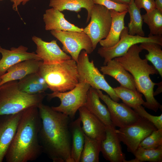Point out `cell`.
<instances>
[{
  "label": "cell",
  "mask_w": 162,
  "mask_h": 162,
  "mask_svg": "<svg viewBox=\"0 0 162 162\" xmlns=\"http://www.w3.org/2000/svg\"><path fill=\"white\" fill-rule=\"evenodd\" d=\"M38 107L41 121L39 139L43 152L53 162H74L71 155V119L42 103Z\"/></svg>",
  "instance_id": "cell-1"
},
{
  "label": "cell",
  "mask_w": 162,
  "mask_h": 162,
  "mask_svg": "<svg viewBox=\"0 0 162 162\" xmlns=\"http://www.w3.org/2000/svg\"><path fill=\"white\" fill-rule=\"evenodd\" d=\"M41 121L38 106L23 110L5 158L7 162L36 160L43 152L39 139Z\"/></svg>",
  "instance_id": "cell-2"
},
{
  "label": "cell",
  "mask_w": 162,
  "mask_h": 162,
  "mask_svg": "<svg viewBox=\"0 0 162 162\" xmlns=\"http://www.w3.org/2000/svg\"><path fill=\"white\" fill-rule=\"evenodd\" d=\"M142 49L137 44L131 47L127 52L114 59L133 76L136 90L144 95L146 101L142 105L146 108L157 112L162 106L153 95L154 88L157 83L153 82L150 75L158 74L154 67L149 64L146 59L140 56Z\"/></svg>",
  "instance_id": "cell-3"
},
{
  "label": "cell",
  "mask_w": 162,
  "mask_h": 162,
  "mask_svg": "<svg viewBox=\"0 0 162 162\" xmlns=\"http://www.w3.org/2000/svg\"><path fill=\"white\" fill-rule=\"evenodd\" d=\"M38 73L53 92L69 91L79 83L76 62L72 58L52 64L43 62Z\"/></svg>",
  "instance_id": "cell-4"
},
{
  "label": "cell",
  "mask_w": 162,
  "mask_h": 162,
  "mask_svg": "<svg viewBox=\"0 0 162 162\" xmlns=\"http://www.w3.org/2000/svg\"><path fill=\"white\" fill-rule=\"evenodd\" d=\"M46 95L45 92L32 95L22 92L17 80L6 82L0 86V116L14 114L30 106H38Z\"/></svg>",
  "instance_id": "cell-5"
},
{
  "label": "cell",
  "mask_w": 162,
  "mask_h": 162,
  "mask_svg": "<svg viewBox=\"0 0 162 162\" xmlns=\"http://www.w3.org/2000/svg\"><path fill=\"white\" fill-rule=\"evenodd\" d=\"M79 82L85 81L91 87L106 92L113 100L118 102L120 99L113 88L107 82L104 75L101 74L94 65V61H90L88 54L85 50L80 53L76 62Z\"/></svg>",
  "instance_id": "cell-6"
},
{
  "label": "cell",
  "mask_w": 162,
  "mask_h": 162,
  "mask_svg": "<svg viewBox=\"0 0 162 162\" xmlns=\"http://www.w3.org/2000/svg\"><path fill=\"white\" fill-rule=\"evenodd\" d=\"M89 84L84 81L79 82L73 89L64 92H53L47 94L48 99L58 98L61 101L57 106H52L54 110L61 112L68 116L71 120H74L76 112L85 105L88 92L90 87Z\"/></svg>",
  "instance_id": "cell-7"
},
{
  "label": "cell",
  "mask_w": 162,
  "mask_h": 162,
  "mask_svg": "<svg viewBox=\"0 0 162 162\" xmlns=\"http://www.w3.org/2000/svg\"><path fill=\"white\" fill-rule=\"evenodd\" d=\"M145 42H154L162 46V35L149 34L148 37L131 35L128 33V28L125 26L121 33L119 41L115 45L110 47L99 48L98 53L104 59V64L105 65L109 60L124 55L133 45Z\"/></svg>",
  "instance_id": "cell-8"
},
{
  "label": "cell",
  "mask_w": 162,
  "mask_h": 162,
  "mask_svg": "<svg viewBox=\"0 0 162 162\" xmlns=\"http://www.w3.org/2000/svg\"><path fill=\"white\" fill-rule=\"evenodd\" d=\"M91 20L83 32L91 39L93 50L100 40L106 38L110 28L112 17L110 10L104 6L94 4L92 10Z\"/></svg>",
  "instance_id": "cell-9"
},
{
  "label": "cell",
  "mask_w": 162,
  "mask_h": 162,
  "mask_svg": "<svg viewBox=\"0 0 162 162\" xmlns=\"http://www.w3.org/2000/svg\"><path fill=\"white\" fill-rule=\"evenodd\" d=\"M156 129L152 122L141 117L134 124L118 129H116L115 132L121 142L126 146L128 151L133 154L141 142Z\"/></svg>",
  "instance_id": "cell-10"
},
{
  "label": "cell",
  "mask_w": 162,
  "mask_h": 162,
  "mask_svg": "<svg viewBox=\"0 0 162 162\" xmlns=\"http://www.w3.org/2000/svg\"><path fill=\"white\" fill-rule=\"evenodd\" d=\"M50 33L62 43V50L69 54L71 58L76 62L82 50H85L88 54L91 53L94 50L91 39L83 32L52 30L50 31Z\"/></svg>",
  "instance_id": "cell-11"
},
{
  "label": "cell",
  "mask_w": 162,
  "mask_h": 162,
  "mask_svg": "<svg viewBox=\"0 0 162 162\" xmlns=\"http://www.w3.org/2000/svg\"><path fill=\"white\" fill-rule=\"evenodd\" d=\"M99 96L106 105L113 125L119 128L131 125L137 122L141 116L131 108L123 103L112 100L108 95L97 90Z\"/></svg>",
  "instance_id": "cell-12"
},
{
  "label": "cell",
  "mask_w": 162,
  "mask_h": 162,
  "mask_svg": "<svg viewBox=\"0 0 162 162\" xmlns=\"http://www.w3.org/2000/svg\"><path fill=\"white\" fill-rule=\"evenodd\" d=\"M32 40L36 46V54L44 64L58 63L71 58L70 56L60 48L56 40L46 42L35 36L32 37Z\"/></svg>",
  "instance_id": "cell-13"
},
{
  "label": "cell",
  "mask_w": 162,
  "mask_h": 162,
  "mask_svg": "<svg viewBox=\"0 0 162 162\" xmlns=\"http://www.w3.org/2000/svg\"><path fill=\"white\" fill-rule=\"evenodd\" d=\"M22 111L14 114L0 116V162L3 161L11 143Z\"/></svg>",
  "instance_id": "cell-14"
},
{
  "label": "cell",
  "mask_w": 162,
  "mask_h": 162,
  "mask_svg": "<svg viewBox=\"0 0 162 162\" xmlns=\"http://www.w3.org/2000/svg\"><path fill=\"white\" fill-rule=\"evenodd\" d=\"M105 139L101 142V152L104 158L110 162H125L121 142L115 132V127H106Z\"/></svg>",
  "instance_id": "cell-15"
},
{
  "label": "cell",
  "mask_w": 162,
  "mask_h": 162,
  "mask_svg": "<svg viewBox=\"0 0 162 162\" xmlns=\"http://www.w3.org/2000/svg\"><path fill=\"white\" fill-rule=\"evenodd\" d=\"M28 47L23 45L12 47L10 50L0 45V53L2 56L0 59V76L4 75L9 68L22 61L31 59L42 61L36 53L28 52Z\"/></svg>",
  "instance_id": "cell-16"
},
{
  "label": "cell",
  "mask_w": 162,
  "mask_h": 162,
  "mask_svg": "<svg viewBox=\"0 0 162 162\" xmlns=\"http://www.w3.org/2000/svg\"><path fill=\"white\" fill-rule=\"evenodd\" d=\"M84 134L92 138L101 142L106 136L105 125L84 106L78 110Z\"/></svg>",
  "instance_id": "cell-17"
},
{
  "label": "cell",
  "mask_w": 162,
  "mask_h": 162,
  "mask_svg": "<svg viewBox=\"0 0 162 162\" xmlns=\"http://www.w3.org/2000/svg\"><path fill=\"white\" fill-rule=\"evenodd\" d=\"M43 20L46 31L83 32V28L69 22L61 11L52 8L46 10L43 15Z\"/></svg>",
  "instance_id": "cell-18"
},
{
  "label": "cell",
  "mask_w": 162,
  "mask_h": 162,
  "mask_svg": "<svg viewBox=\"0 0 162 162\" xmlns=\"http://www.w3.org/2000/svg\"><path fill=\"white\" fill-rule=\"evenodd\" d=\"M42 61L27 60L19 62L9 68L7 72L1 76L0 86L11 81L20 80L31 74L38 72Z\"/></svg>",
  "instance_id": "cell-19"
},
{
  "label": "cell",
  "mask_w": 162,
  "mask_h": 162,
  "mask_svg": "<svg viewBox=\"0 0 162 162\" xmlns=\"http://www.w3.org/2000/svg\"><path fill=\"white\" fill-rule=\"evenodd\" d=\"M100 70L103 74L114 78L119 83L120 86L136 90L132 76L114 58L109 60L105 65L101 66Z\"/></svg>",
  "instance_id": "cell-20"
},
{
  "label": "cell",
  "mask_w": 162,
  "mask_h": 162,
  "mask_svg": "<svg viewBox=\"0 0 162 162\" xmlns=\"http://www.w3.org/2000/svg\"><path fill=\"white\" fill-rule=\"evenodd\" d=\"M100 98L97 90L90 87L87 92L84 106L106 127H115L111 120L107 108L101 103Z\"/></svg>",
  "instance_id": "cell-21"
},
{
  "label": "cell",
  "mask_w": 162,
  "mask_h": 162,
  "mask_svg": "<svg viewBox=\"0 0 162 162\" xmlns=\"http://www.w3.org/2000/svg\"><path fill=\"white\" fill-rule=\"evenodd\" d=\"M112 22L109 33L106 38L99 42L102 47H110L115 45L120 40V35L125 26L124 19L128 10L120 12L110 10Z\"/></svg>",
  "instance_id": "cell-22"
},
{
  "label": "cell",
  "mask_w": 162,
  "mask_h": 162,
  "mask_svg": "<svg viewBox=\"0 0 162 162\" xmlns=\"http://www.w3.org/2000/svg\"><path fill=\"white\" fill-rule=\"evenodd\" d=\"M19 90L30 94L45 92L48 87L44 79L38 72L29 74L18 81Z\"/></svg>",
  "instance_id": "cell-23"
},
{
  "label": "cell",
  "mask_w": 162,
  "mask_h": 162,
  "mask_svg": "<svg viewBox=\"0 0 162 162\" xmlns=\"http://www.w3.org/2000/svg\"><path fill=\"white\" fill-rule=\"evenodd\" d=\"M69 128L71 138V157L74 162H79L85 142V135L79 117L70 122Z\"/></svg>",
  "instance_id": "cell-24"
},
{
  "label": "cell",
  "mask_w": 162,
  "mask_h": 162,
  "mask_svg": "<svg viewBox=\"0 0 162 162\" xmlns=\"http://www.w3.org/2000/svg\"><path fill=\"white\" fill-rule=\"evenodd\" d=\"M94 4L93 0H50L49 6L61 12L67 10L77 13L84 8L88 13L87 23L90 19Z\"/></svg>",
  "instance_id": "cell-25"
},
{
  "label": "cell",
  "mask_w": 162,
  "mask_h": 162,
  "mask_svg": "<svg viewBox=\"0 0 162 162\" xmlns=\"http://www.w3.org/2000/svg\"><path fill=\"white\" fill-rule=\"evenodd\" d=\"M127 10L130 16V21L128 27V33L131 35L145 37L142 29L143 21L140 10L136 6L134 0H131L128 5Z\"/></svg>",
  "instance_id": "cell-26"
},
{
  "label": "cell",
  "mask_w": 162,
  "mask_h": 162,
  "mask_svg": "<svg viewBox=\"0 0 162 162\" xmlns=\"http://www.w3.org/2000/svg\"><path fill=\"white\" fill-rule=\"evenodd\" d=\"M142 50L148 51V54L145 56V58L150 61L157 70L158 74L162 77V46L152 42L141 43L139 46Z\"/></svg>",
  "instance_id": "cell-27"
},
{
  "label": "cell",
  "mask_w": 162,
  "mask_h": 162,
  "mask_svg": "<svg viewBox=\"0 0 162 162\" xmlns=\"http://www.w3.org/2000/svg\"><path fill=\"white\" fill-rule=\"evenodd\" d=\"M84 135L85 142L80 162H99V155L101 152V142Z\"/></svg>",
  "instance_id": "cell-28"
},
{
  "label": "cell",
  "mask_w": 162,
  "mask_h": 162,
  "mask_svg": "<svg viewBox=\"0 0 162 162\" xmlns=\"http://www.w3.org/2000/svg\"><path fill=\"white\" fill-rule=\"evenodd\" d=\"M117 96L123 103L133 109L142 105L145 101L142 94L138 91L134 90L120 86L113 88Z\"/></svg>",
  "instance_id": "cell-29"
},
{
  "label": "cell",
  "mask_w": 162,
  "mask_h": 162,
  "mask_svg": "<svg viewBox=\"0 0 162 162\" xmlns=\"http://www.w3.org/2000/svg\"><path fill=\"white\" fill-rule=\"evenodd\" d=\"M135 158L125 162H162V146L155 149H147L139 146L133 154Z\"/></svg>",
  "instance_id": "cell-30"
},
{
  "label": "cell",
  "mask_w": 162,
  "mask_h": 162,
  "mask_svg": "<svg viewBox=\"0 0 162 162\" xmlns=\"http://www.w3.org/2000/svg\"><path fill=\"white\" fill-rule=\"evenodd\" d=\"M143 22L150 29V34L153 35L162 34V11L155 8L142 15Z\"/></svg>",
  "instance_id": "cell-31"
},
{
  "label": "cell",
  "mask_w": 162,
  "mask_h": 162,
  "mask_svg": "<svg viewBox=\"0 0 162 162\" xmlns=\"http://www.w3.org/2000/svg\"><path fill=\"white\" fill-rule=\"evenodd\" d=\"M139 146L147 149H155L162 146V129L153 131L141 142Z\"/></svg>",
  "instance_id": "cell-32"
},
{
  "label": "cell",
  "mask_w": 162,
  "mask_h": 162,
  "mask_svg": "<svg viewBox=\"0 0 162 162\" xmlns=\"http://www.w3.org/2000/svg\"><path fill=\"white\" fill-rule=\"evenodd\" d=\"M141 117L152 122L157 129H162V114L158 116L152 115L148 113L140 105L133 109Z\"/></svg>",
  "instance_id": "cell-33"
},
{
  "label": "cell",
  "mask_w": 162,
  "mask_h": 162,
  "mask_svg": "<svg viewBox=\"0 0 162 162\" xmlns=\"http://www.w3.org/2000/svg\"><path fill=\"white\" fill-rule=\"evenodd\" d=\"M94 4L103 6L109 10L122 12L127 10L128 5L116 3L111 0H93Z\"/></svg>",
  "instance_id": "cell-34"
},
{
  "label": "cell",
  "mask_w": 162,
  "mask_h": 162,
  "mask_svg": "<svg viewBox=\"0 0 162 162\" xmlns=\"http://www.w3.org/2000/svg\"><path fill=\"white\" fill-rule=\"evenodd\" d=\"M137 7L140 9H144L146 13L150 12L156 8L154 0H134Z\"/></svg>",
  "instance_id": "cell-35"
},
{
  "label": "cell",
  "mask_w": 162,
  "mask_h": 162,
  "mask_svg": "<svg viewBox=\"0 0 162 162\" xmlns=\"http://www.w3.org/2000/svg\"><path fill=\"white\" fill-rule=\"evenodd\" d=\"M30 0H14L13 2L12 5V8L15 11L18 10V7L21 4L22 5L26 4Z\"/></svg>",
  "instance_id": "cell-36"
},
{
  "label": "cell",
  "mask_w": 162,
  "mask_h": 162,
  "mask_svg": "<svg viewBox=\"0 0 162 162\" xmlns=\"http://www.w3.org/2000/svg\"><path fill=\"white\" fill-rule=\"evenodd\" d=\"M157 85L158 86V88L155 92H154L153 95L154 96L158 95L162 91V81L158 83H157Z\"/></svg>",
  "instance_id": "cell-37"
},
{
  "label": "cell",
  "mask_w": 162,
  "mask_h": 162,
  "mask_svg": "<svg viewBox=\"0 0 162 162\" xmlns=\"http://www.w3.org/2000/svg\"><path fill=\"white\" fill-rule=\"evenodd\" d=\"M111 1L118 4L128 5L130 2L131 0H111Z\"/></svg>",
  "instance_id": "cell-38"
},
{
  "label": "cell",
  "mask_w": 162,
  "mask_h": 162,
  "mask_svg": "<svg viewBox=\"0 0 162 162\" xmlns=\"http://www.w3.org/2000/svg\"><path fill=\"white\" fill-rule=\"evenodd\" d=\"M155 3L156 8L162 11V0H155Z\"/></svg>",
  "instance_id": "cell-39"
},
{
  "label": "cell",
  "mask_w": 162,
  "mask_h": 162,
  "mask_svg": "<svg viewBox=\"0 0 162 162\" xmlns=\"http://www.w3.org/2000/svg\"><path fill=\"white\" fill-rule=\"evenodd\" d=\"M2 80V78L1 76H0V83L1 82Z\"/></svg>",
  "instance_id": "cell-40"
},
{
  "label": "cell",
  "mask_w": 162,
  "mask_h": 162,
  "mask_svg": "<svg viewBox=\"0 0 162 162\" xmlns=\"http://www.w3.org/2000/svg\"><path fill=\"white\" fill-rule=\"evenodd\" d=\"M10 2H13L14 1V0H10Z\"/></svg>",
  "instance_id": "cell-41"
},
{
  "label": "cell",
  "mask_w": 162,
  "mask_h": 162,
  "mask_svg": "<svg viewBox=\"0 0 162 162\" xmlns=\"http://www.w3.org/2000/svg\"><path fill=\"white\" fill-rule=\"evenodd\" d=\"M2 0H0V1H2Z\"/></svg>",
  "instance_id": "cell-42"
}]
</instances>
